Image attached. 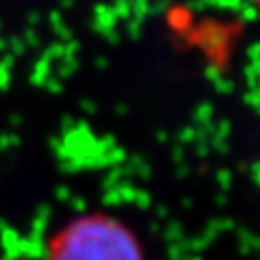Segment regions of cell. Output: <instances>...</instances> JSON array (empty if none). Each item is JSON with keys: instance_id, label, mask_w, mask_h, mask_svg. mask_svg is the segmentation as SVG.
I'll use <instances>...</instances> for the list:
<instances>
[{"instance_id": "2", "label": "cell", "mask_w": 260, "mask_h": 260, "mask_svg": "<svg viewBox=\"0 0 260 260\" xmlns=\"http://www.w3.org/2000/svg\"><path fill=\"white\" fill-rule=\"evenodd\" d=\"M256 4H258V6H260V0H256Z\"/></svg>"}, {"instance_id": "1", "label": "cell", "mask_w": 260, "mask_h": 260, "mask_svg": "<svg viewBox=\"0 0 260 260\" xmlns=\"http://www.w3.org/2000/svg\"><path fill=\"white\" fill-rule=\"evenodd\" d=\"M47 260H145L139 239L125 223L104 214L75 218L58 230Z\"/></svg>"}]
</instances>
